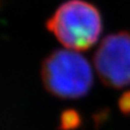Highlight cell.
<instances>
[{"instance_id":"1","label":"cell","mask_w":130,"mask_h":130,"mask_svg":"<svg viewBox=\"0 0 130 130\" xmlns=\"http://www.w3.org/2000/svg\"><path fill=\"white\" fill-rule=\"evenodd\" d=\"M46 26L70 50L85 51L94 46L103 30L102 14L91 2L68 0L47 21Z\"/></svg>"},{"instance_id":"2","label":"cell","mask_w":130,"mask_h":130,"mask_svg":"<svg viewBox=\"0 0 130 130\" xmlns=\"http://www.w3.org/2000/svg\"><path fill=\"white\" fill-rule=\"evenodd\" d=\"M43 86L61 99H79L91 90L93 73L83 55L71 50H55L41 65Z\"/></svg>"},{"instance_id":"3","label":"cell","mask_w":130,"mask_h":130,"mask_svg":"<svg viewBox=\"0 0 130 130\" xmlns=\"http://www.w3.org/2000/svg\"><path fill=\"white\" fill-rule=\"evenodd\" d=\"M94 66L101 81L109 88L130 85V31L106 36L94 53Z\"/></svg>"},{"instance_id":"4","label":"cell","mask_w":130,"mask_h":130,"mask_svg":"<svg viewBox=\"0 0 130 130\" xmlns=\"http://www.w3.org/2000/svg\"><path fill=\"white\" fill-rule=\"evenodd\" d=\"M80 124L79 114L74 109H66L61 115V125L62 130H73L77 128Z\"/></svg>"},{"instance_id":"5","label":"cell","mask_w":130,"mask_h":130,"mask_svg":"<svg viewBox=\"0 0 130 130\" xmlns=\"http://www.w3.org/2000/svg\"><path fill=\"white\" fill-rule=\"evenodd\" d=\"M120 108L124 113H130V94L125 95L120 100Z\"/></svg>"}]
</instances>
